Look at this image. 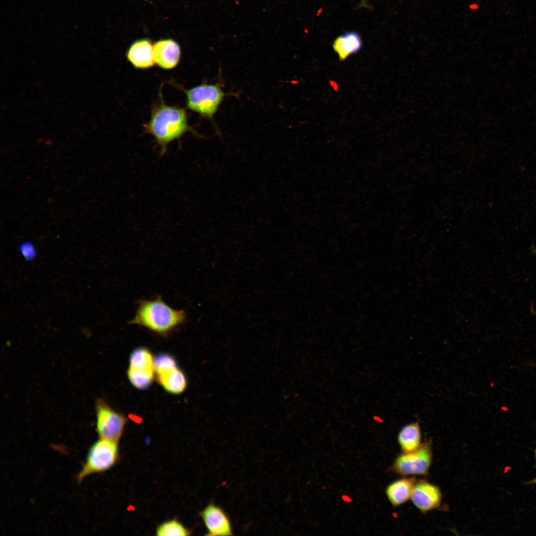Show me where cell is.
I'll return each instance as SVG.
<instances>
[{
  "mask_svg": "<svg viewBox=\"0 0 536 536\" xmlns=\"http://www.w3.org/2000/svg\"><path fill=\"white\" fill-rule=\"evenodd\" d=\"M129 369L139 373H154V359L150 352L143 347L135 349L130 358Z\"/></svg>",
  "mask_w": 536,
  "mask_h": 536,
  "instance_id": "obj_15",
  "label": "cell"
},
{
  "mask_svg": "<svg viewBox=\"0 0 536 536\" xmlns=\"http://www.w3.org/2000/svg\"><path fill=\"white\" fill-rule=\"evenodd\" d=\"M535 456H536V455H535Z\"/></svg>",
  "mask_w": 536,
  "mask_h": 536,
  "instance_id": "obj_20",
  "label": "cell"
},
{
  "mask_svg": "<svg viewBox=\"0 0 536 536\" xmlns=\"http://www.w3.org/2000/svg\"><path fill=\"white\" fill-rule=\"evenodd\" d=\"M189 535L190 532L176 520L165 522L159 525L156 529V535L159 536H185Z\"/></svg>",
  "mask_w": 536,
  "mask_h": 536,
  "instance_id": "obj_16",
  "label": "cell"
},
{
  "mask_svg": "<svg viewBox=\"0 0 536 536\" xmlns=\"http://www.w3.org/2000/svg\"><path fill=\"white\" fill-rule=\"evenodd\" d=\"M183 91L187 108L203 118L211 120L217 112L227 93L219 83H202Z\"/></svg>",
  "mask_w": 536,
  "mask_h": 536,
  "instance_id": "obj_3",
  "label": "cell"
},
{
  "mask_svg": "<svg viewBox=\"0 0 536 536\" xmlns=\"http://www.w3.org/2000/svg\"><path fill=\"white\" fill-rule=\"evenodd\" d=\"M151 41L147 38L134 41L129 47L126 53L128 61L135 68L146 69L154 66Z\"/></svg>",
  "mask_w": 536,
  "mask_h": 536,
  "instance_id": "obj_10",
  "label": "cell"
},
{
  "mask_svg": "<svg viewBox=\"0 0 536 536\" xmlns=\"http://www.w3.org/2000/svg\"><path fill=\"white\" fill-rule=\"evenodd\" d=\"M118 458V442L99 438L89 448L81 469L76 476L80 483L86 477L112 468Z\"/></svg>",
  "mask_w": 536,
  "mask_h": 536,
  "instance_id": "obj_4",
  "label": "cell"
},
{
  "mask_svg": "<svg viewBox=\"0 0 536 536\" xmlns=\"http://www.w3.org/2000/svg\"><path fill=\"white\" fill-rule=\"evenodd\" d=\"M531 311H532V313H533L534 314H535V315H536V311H534V309H531Z\"/></svg>",
  "mask_w": 536,
  "mask_h": 536,
  "instance_id": "obj_19",
  "label": "cell"
},
{
  "mask_svg": "<svg viewBox=\"0 0 536 536\" xmlns=\"http://www.w3.org/2000/svg\"><path fill=\"white\" fill-rule=\"evenodd\" d=\"M207 529V535L232 536L233 530L229 517L220 506L209 503L201 512Z\"/></svg>",
  "mask_w": 536,
  "mask_h": 536,
  "instance_id": "obj_7",
  "label": "cell"
},
{
  "mask_svg": "<svg viewBox=\"0 0 536 536\" xmlns=\"http://www.w3.org/2000/svg\"><path fill=\"white\" fill-rule=\"evenodd\" d=\"M410 499L419 510L425 513L440 506L442 494L437 486L427 481H421L415 483Z\"/></svg>",
  "mask_w": 536,
  "mask_h": 536,
  "instance_id": "obj_8",
  "label": "cell"
},
{
  "mask_svg": "<svg viewBox=\"0 0 536 536\" xmlns=\"http://www.w3.org/2000/svg\"><path fill=\"white\" fill-rule=\"evenodd\" d=\"M155 64L164 69L176 67L181 57L179 44L172 39H163L156 41L153 46Z\"/></svg>",
  "mask_w": 536,
  "mask_h": 536,
  "instance_id": "obj_9",
  "label": "cell"
},
{
  "mask_svg": "<svg viewBox=\"0 0 536 536\" xmlns=\"http://www.w3.org/2000/svg\"><path fill=\"white\" fill-rule=\"evenodd\" d=\"M421 431L418 422H412L404 425L399 432L398 441L404 453L413 452L421 445Z\"/></svg>",
  "mask_w": 536,
  "mask_h": 536,
  "instance_id": "obj_13",
  "label": "cell"
},
{
  "mask_svg": "<svg viewBox=\"0 0 536 536\" xmlns=\"http://www.w3.org/2000/svg\"><path fill=\"white\" fill-rule=\"evenodd\" d=\"M19 250L23 257L28 260H32L35 257L36 254L35 248L33 244L29 241L22 243L19 247Z\"/></svg>",
  "mask_w": 536,
  "mask_h": 536,
  "instance_id": "obj_17",
  "label": "cell"
},
{
  "mask_svg": "<svg viewBox=\"0 0 536 536\" xmlns=\"http://www.w3.org/2000/svg\"><path fill=\"white\" fill-rule=\"evenodd\" d=\"M155 372L159 383L168 392L178 394L186 389L185 376L177 366L157 370Z\"/></svg>",
  "mask_w": 536,
  "mask_h": 536,
  "instance_id": "obj_11",
  "label": "cell"
},
{
  "mask_svg": "<svg viewBox=\"0 0 536 536\" xmlns=\"http://www.w3.org/2000/svg\"><path fill=\"white\" fill-rule=\"evenodd\" d=\"M96 430L101 438L118 442L126 422V418L101 399L95 402Z\"/></svg>",
  "mask_w": 536,
  "mask_h": 536,
  "instance_id": "obj_5",
  "label": "cell"
},
{
  "mask_svg": "<svg viewBox=\"0 0 536 536\" xmlns=\"http://www.w3.org/2000/svg\"><path fill=\"white\" fill-rule=\"evenodd\" d=\"M432 461V452L428 444L411 452L398 456L393 464V469L402 475H424L429 470Z\"/></svg>",
  "mask_w": 536,
  "mask_h": 536,
  "instance_id": "obj_6",
  "label": "cell"
},
{
  "mask_svg": "<svg viewBox=\"0 0 536 536\" xmlns=\"http://www.w3.org/2000/svg\"><path fill=\"white\" fill-rule=\"evenodd\" d=\"M415 481L413 478H403L390 483L386 488V494L393 506L406 502L411 495Z\"/></svg>",
  "mask_w": 536,
  "mask_h": 536,
  "instance_id": "obj_12",
  "label": "cell"
},
{
  "mask_svg": "<svg viewBox=\"0 0 536 536\" xmlns=\"http://www.w3.org/2000/svg\"><path fill=\"white\" fill-rule=\"evenodd\" d=\"M186 318L185 311L172 308L158 296L153 299L139 301L130 323L156 333L166 334L181 325Z\"/></svg>",
  "mask_w": 536,
  "mask_h": 536,
  "instance_id": "obj_2",
  "label": "cell"
},
{
  "mask_svg": "<svg viewBox=\"0 0 536 536\" xmlns=\"http://www.w3.org/2000/svg\"><path fill=\"white\" fill-rule=\"evenodd\" d=\"M160 100L154 105L149 121L143 125L145 133L153 136L163 154L168 145L188 132H194L188 123L183 108L167 105L160 93Z\"/></svg>",
  "mask_w": 536,
  "mask_h": 536,
  "instance_id": "obj_1",
  "label": "cell"
},
{
  "mask_svg": "<svg viewBox=\"0 0 536 536\" xmlns=\"http://www.w3.org/2000/svg\"></svg>",
  "mask_w": 536,
  "mask_h": 536,
  "instance_id": "obj_21",
  "label": "cell"
},
{
  "mask_svg": "<svg viewBox=\"0 0 536 536\" xmlns=\"http://www.w3.org/2000/svg\"><path fill=\"white\" fill-rule=\"evenodd\" d=\"M361 46L359 36L355 32H350L337 38L334 42L333 48L339 60L342 61L350 55L357 52Z\"/></svg>",
  "mask_w": 536,
  "mask_h": 536,
  "instance_id": "obj_14",
  "label": "cell"
},
{
  "mask_svg": "<svg viewBox=\"0 0 536 536\" xmlns=\"http://www.w3.org/2000/svg\"><path fill=\"white\" fill-rule=\"evenodd\" d=\"M528 483L529 484H536V477L535 478H534L533 479H532V480H531Z\"/></svg>",
  "mask_w": 536,
  "mask_h": 536,
  "instance_id": "obj_18",
  "label": "cell"
}]
</instances>
